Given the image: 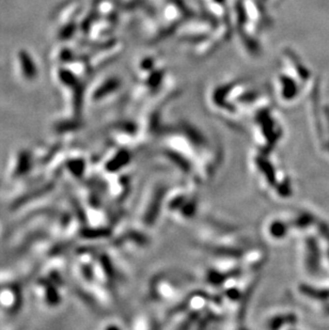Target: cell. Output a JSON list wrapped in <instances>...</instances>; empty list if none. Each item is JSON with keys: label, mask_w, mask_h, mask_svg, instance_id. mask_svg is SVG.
Returning <instances> with one entry per match:
<instances>
[{"label": "cell", "mask_w": 329, "mask_h": 330, "mask_svg": "<svg viewBox=\"0 0 329 330\" xmlns=\"http://www.w3.org/2000/svg\"><path fill=\"white\" fill-rule=\"evenodd\" d=\"M18 57H20L24 76H25L27 79L34 78L35 73H36L35 66H34L33 61L31 60V57L29 56V54L25 51H22L20 54H18Z\"/></svg>", "instance_id": "6da1fadb"}]
</instances>
